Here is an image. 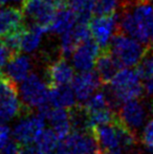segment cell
<instances>
[{
    "label": "cell",
    "mask_w": 153,
    "mask_h": 154,
    "mask_svg": "<svg viewBox=\"0 0 153 154\" xmlns=\"http://www.w3.org/2000/svg\"><path fill=\"white\" fill-rule=\"evenodd\" d=\"M31 70L32 62L27 56L17 54L6 63V75L16 83L26 79L31 75Z\"/></svg>",
    "instance_id": "cell-20"
},
{
    "label": "cell",
    "mask_w": 153,
    "mask_h": 154,
    "mask_svg": "<svg viewBox=\"0 0 153 154\" xmlns=\"http://www.w3.org/2000/svg\"><path fill=\"white\" fill-rule=\"evenodd\" d=\"M12 57V54L10 53V51L5 46V44H4L3 40L1 38L0 39V68L3 67Z\"/></svg>",
    "instance_id": "cell-32"
},
{
    "label": "cell",
    "mask_w": 153,
    "mask_h": 154,
    "mask_svg": "<svg viewBox=\"0 0 153 154\" xmlns=\"http://www.w3.org/2000/svg\"><path fill=\"white\" fill-rule=\"evenodd\" d=\"M110 48L115 58L122 67H134L142 59L146 47L139 40L124 32H116L110 42Z\"/></svg>",
    "instance_id": "cell-3"
},
{
    "label": "cell",
    "mask_w": 153,
    "mask_h": 154,
    "mask_svg": "<svg viewBox=\"0 0 153 154\" xmlns=\"http://www.w3.org/2000/svg\"><path fill=\"white\" fill-rule=\"evenodd\" d=\"M78 22V16L70 6L62 8L56 11L51 22L47 27V32L62 35L68 32Z\"/></svg>",
    "instance_id": "cell-18"
},
{
    "label": "cell",
    "mask_w": 153,
    "mask_h": 154,
    "mask_svg": "<svg viewBox=\"0 0 153 154\" xmlns=\"http://www.w3.org/2000/svg\"><path fill=\"white\" fill-rule=\"evenodd\" d=\"M144 88H145L146 93H147L149 97H153V78H152V79H149V80H147V81H146Z\"/></svg>",
    "instance_id": "cell-35"
},
{
    "label": "cell",
    "mask_w": 153,
    "mask_h": 154,
    "mask_svg": "<svg viewBox=\"0 0 153 154\" xmlns=\"http://www.w3.org/2000/svg\"><path fill=\"white\" fill-rule=\"evenodd\" d=\"M60 140L53 129H44L35 144L43 154H53L59 146Z\"/></svg>",
    "instance_id": "cell-23"
},
{
    "label": "cell",
    "mask_w": 153,
    "mask_h": 154,
    "mask_svg": "<svg viewBox=\"0 0 153 154\" xmlns=\"http://www.w3.org/2000/svg\"><path fill=\"white\" fill-rule=\"evenodd\" d=\"M100 45L94 39H87L72 53V66L79 72L89 71L96 66V62L100 55Z\"/></svg>",
    "instance_id": "cell-10"
},
{
    "label": "cell",
    "mask_w": 153,
    "mask_h": 154,
    "mask_svg": "<svg viewBox=\"0 0 153 154\" xmlns=\"http://www.w3.org/2000/svg\"><path fill=\"white\" fill-rule=\"evenodd\" d=\"M96 0H69V6L76 12L79 21L89 22Z\"/></svg>",
    "instance_id": "cell-25"
},
{
    "label": "cell",
    "mask_w": 153,
    "mask_h": 154,
    "mask_svg": "<svg viewBox=\"0 0 153 154\" xmlns=\"http://www.w3.org/2000/svg\"><path fill=\"white\" fill-rule=\"evenodd\" d=\"M60 144L68 154H90L98 148L92 131L72 130Z\"/></svg>",
    "instance_id": "cell-9"
},
{
    "label": "cell",
    "mask_w": 153,
    "mask_h": 154,
    "mask_svg": "<svg viewBox=\"0 0 153 154\" xmlns=\"http://www.w3.org/2000/svg\"><path fill=\"white\" fill-rule=\"evenodd\" d=\"M25 27H23V29H19V31H17V32H12V34L8 35V36L2 38L4 44L8 47L10 53L12 54V56L17 55V54H19L22 51V49H21V39H22V32L24 31Z\"/></svg>",
    "instance_id": "cell-29"
},
{
    "label": "cell",
    "mask_w": 153,
    "mask_h": 154,
    "mask_svg": "<svg viewBox=\"0 0 153 154\" xmlns=\"http://www.w3.org/2000/svg\"><path fill=\"white\" fill-rule=\"evenodd\" d=\"M118 6V0H96L93 6V14L96 16L112 15Z\"/></svg>",
    "instance_id": "cell-30"
},
{
    "label": "cell",
    "mask_w": 153,
    "mask_h": 154,
    "mask_svg": "<svg viewBox=\"0 0 153 154\" xmlns=\"http://www.w3.org/2000/svg\"><path fill=\"white\" fill-rule=\"evenodd\" d=\"M136 72L143 80H149L153 78V44L146 47L142 59L136 65Z\"/></svg>",
    "instance_id": "cell-24"
},
{
    "label": "cell",
    "mask_w": 153,
    "mask_h": 154,
    "mask_svg": "<svg viewBox=\"0 0 153 154\" xmlns=\"http://www.w3.org/2000/svg\"><path fill=\"white\" fill-rule=\"evenodd\" d=\"M91 131L96 140L98 147H100L103 152L116 148H122L115 120L110 124L96 126L92 128Z\"/></svg>",
    "instance_id": "cell-16"
},
{
    "label": "cell",
    "mask_w": 153,
    "mask_h": 154,
    "mask_svg": "<svg viewBox=\"0 0 153 154\" xmlns=\"http://www.w3.org/2000/svg\"><path fill=\"white\" fill-rule=\"evenodd\" d=\"M90 35L91 34L89 29V22L78 20L76 25L72 29L61 35L60 51L62 57L67 58L72 56L82 42L90 38Z\"/></svg>",
    "instance_id": "cell-12"
},
{
    "label": "cell",
    "mask_w": 153,
    "mask_h": 154,
    "mask_svg": "<svg viewBox=\"0 0 153 154\" xmlns=\"http://www.w3.org/2000/svg\"><path fill=\"white\" fill-rule=\"evenodd\" d=\"M48 104L53 107L69 109L77 105V99L72 88L68 85L49 86Z\"/></svg>",
    "instance_id": "cell-19"
},
{
    "label": "cell",
    "mask_w": 153,
    "mask_h": 154,
    "mask_svg": "<svg viewBox=\"0 0 153 154\" xmlns=\"http://www.w3.org/2000/svg\"><path fill=\"white\" fill-rule=\"evenodd\" d=\"M45 121L46 120L39 113L25 114L13 128V137L19 145L35 143L45 129Z\"/></svg>",
    "instance_id": "cell-5"
},
{
    "label": "cell",
    "mask_w": 153,
    "mask_h": 154,
    "mask_svg": "<svg viewBox=\"0 0 153 154\" xmlns=\"http://www.w3.org/2000/svg\"><path fill=\"white\" fill-rule=\"evenodd\" d=\"M83 106L88 113L96 111V110L104 109V108H112L106 91H99L93 93L89 99L84 102Z\"/></svg>",
    "instance_id": "cell-27"
},
{
    "label": "cell",
    "mask_w": 153,
    "mask_h": 154,
    "mask_svg": "<svg viewBox=\"0 0 153 154\" xmlns=\"http://www.w3.org/2000/svg\"><path fill=\"white\" fill-rule=\"evenodd\" d=\"M22 11L25 16L42 25L47 32L57 8L54 0H23Z\"/></svg>",
    "instance_id": "cell-8"
},
{
    "label": "cell",
    "mask_w": 153,
    "mask_h": 154,
    "mask_svg": "<svg viewBox=\"0 0 153 154\" xmlns=\"http://www.w3.org/2000/svg\"><path fill=\"white\" fill-rule=\"evenodd\" d=\"M48 83H45L36 73H31L21 82L19 95L24 107L27 109H38L41 106L48 104Z\"/></svg>",
    "instance_id": "cell-4"
},
{
    "label": "cell",
    "mask_w": 153,
    "mask_h": 154,
    "mask_svg": "<svg viewBox=\"0 0 153 154\" xmlns=\"http://www.w3.org/2000/svg\"><path fill=\"white\" fill-rule=\"evenodd\" d=\"M121 68L122 66L111 51L109 49H103L96 62V72L98 73L102 84L106 85L110 83Z\"/></svg>",
    "instance_id": "cell-17"
},
{
    "label": "cell",
    "mask_w": 153,
    "mask_h": 154,
    "mask_svg": "<svg viewBox=\"0 0 153 154\" xmlns=\"http://www.w3.org/2000/svg\"><path fill=\"white\" fill-rule=\"evenodd\" d=\"M118 29L143 44H152L153 4L148 0H135L132 6L123 13Z\"/></svg>",
    "instance_id": "cell-1"
},
{
    "label": "cell",
    "mask_w": 153,
    "mask_h": 154,
    "mask_svg": "<svg viewBox=\"0 0 153 154\" xmlns=\"http://www.w3.org/2000/svg\"><path fill=\"white\" fill-rule=\"evenodd\" d=\"M90 154H105V153L103 152L102 150H96V151H93V152L90 153Z\"/></svg>",
    "instance_id": "cell-36"
},
{
    "label": "cell",
    "mask_w": 153,
    "mask_h": 154,
    "mask_svg": "<svg viewBox=\"0 0 153 154\" xmlns=\"http://www.w3.org/2000/svg\"><path fill=\"white\" fill-rule=\"evenodd\" d=\"M120 18L115 14L96 16L89 20L90 34L102 49H108L113 36L116 34Z\"/></svg>",
    "instance_id": "cell-6"
},
{
    "label": "cell",
    "mask_w": 153,
    "mask_h": 154,
    "mask_svg": "<svg viewBox=\"0 0 153 154\" xmlns=\"http://www.w3.org/2000/svg\"><path fill=\"white\" fill-rule=\"evenodd\" d=\"M109 84L110 89L106 93L113 109L125 102L139 99L145 90L136 70L129 67L121 68Z\"/></svg>",
    "instance_id": "cell-2"
},
{
    "label": "cell",
    "mask_w": 153,
    "mask_h": 154,
    "mask_svg": "<svg viewBox=\"0 0 153 154\" xmlns=\"http://www.w3.org/2000/svg\"><path fill=\"white\" fill-rule=\"evenodd\" d=\"M19 89L17 88L16 82L13 81L8 75H0V101L18 97Z\"/></svg>",
    "instance_id": "cell-28"
},
{
    "label": "cell",
    "mask_w": 153,
    "mask_h": 154,
    "mask_svg": "<svg viewBox=\"0 0 153 154\" xmlns=\"http://www.w3.org/2000/svg\"><path fill=\"white\" fill-rule=\"evenodd\" d=\"M24 13L15 6H4L0 8V37L8 36L25 27Z\"/></svg>",
    "instance_id": "cell-15"
},
{
    "label": "cell",
    "mask_w": 153,
    "mask_h": 154,
    "mask_svg": "<svg viewBox=\"0 0 153 154\" xmlns=\"http://www.w3.org/2000/svg\"><path fill=\"white\" fill-rule=\"evenodd\" d=\"M38 113L50 123L51 129L56 132L60 140H64L72 132L69 109L53 107L49 104H45L38 108Z\"/></svg>",
    "instance_id": "cell-7"
},
{
    "label": "cell",
    "mask_w": 153,
    "mask_h": 154,
    "mask_svg": "<svg viewBox=\"0 0 153 154\" xmlns=\"http://www.w3.org/2000/svg\"><path fill=\"white\" fill-rule=\"evenodd\" d=\"M46 77L49 86L69 85L75 78L74 67L62 57L47 67Z\"/></svg>",
    "instance_id": "cell-14"
},
{
    "label": "cell",
    "mask_w": 153,
    "mask_h": 154,
    "mask_svg": "<svg viewBox=\"0 0 153 154\" xmlns=\"http://www.w3.org/2000/svg\"><path fill=\"white\" fill-rule=\"evenodd\" d=\"M88 113V112H87ZM118 118V114L113 111L112 108H104V109L96 110L93 112L88 113V121H89L90 130L93 127L99 125H105V124L112 123Z\"/></svg>",
    "instance_id": "cell-26"
},
{
    "label": "cell",
    "mask_w": 153,
    "mask_h": 154,
    "mask_svg": "<svg viewBox=\"0 0 153 154\" xmlns=\"http://www.w3.org/2000/svg\"><path fill=\"white\" fill-rule=\"evenodd\" d=\"M24 105L18 97L0 101V124H5L12 121L23 112Z\"/></svg>",
    "instance_id": "cell-22"
},
{
    "label": "cell",
    "mask_w": 153,
    "mask_h": 154,
    "mask_svg": "<svg viewBox=\"0 0 153 154\" xmlns=\"http://www.w3.org/2000/svg\"><path fill=\"white\" fill-rule=\"evenodd\" d=\"M5 2L8 1H11V2H18V1H23V0H4Z\"/></svg>",
    "instance_id": "cell-37"
},
{
    "label": "cell",
    "mask_w": 153,
    "mask_h": 154,
    "mask_svg": "<svg viewBox=\"0 0 153 154\" xmlns=\"http://www.w3.org/2000/svg\"><path fill=\"white\" fill-rule=\"evenodd\" d=\"M142 140L146 148L153 151V119L150 120L143 128Z\"/></svg>",
    "instance_id": "cell-31"
},
{
    "label": "cell",
    "mask_w": 153,
    "mask_h": 154,
    "mask_svg": "<svg viewBox=\"0 0 153 154\" xmlns=\"http://www.w3.org/2000/svg\"><path fill=\"white\" fill-rule=\"evenodd\" d=\"M20 154H43L35 143L29 145H20Z\"/></svg>",
    "instance_id": "cell-34"
},
{
    "label": "cell",
    "mask_w": 153,
    "mask_h": 154,
    "mask_svg": "<svg viewBox=\"0 0 153 154\" xmlns=\"http://www.w3.org/2000/svg\"><path fill=\"white\" fill-rule=\"evenodd\" d=\"M44 32H46V29L38 23H34L29 27H25L22 32L21 49L29 54L34 53L40 45Z\"/></svg>",
    "instance_id": "cell-21"
},
{
    "label": "cell",
    "mask_w": 153,
    "mask_h": 154,
    "mask_svg": "<svg viewBox=\"0 0 153 154\" xmlns=\"http://www.w3.org/2000/svg\"><path fill=\"white\" fill-rule=\"evenodd\" d=\"M0 154H20V145L16 140H10L0 150Z\"/></svg>",
    "instance_id": "cell-33"
},
{
    "label": "cell",
    "mask_w": 153,
    "mask_h": 154,
    "mask_svg": "<svg viewBox=\"0 0 153 154\" xmlns=\"http://www.w3.org/2000/svg\"><path fill=\"white\" fill-rule=\"evenodd\" d=\"M118 116L120 120L135 134L144 127V124L147 120V110L139 99L131 100L123 103Z\"/></svg>",
    "instance_id": "cell-11"
},
{
    "label": "cell",
    "mask_w": 153,
    "mask_h": 154,
    "mask_svg": "<svg viewBox=\"0 0 153 154\" xmlns=\"http://www.w3.org/2000/svg\"><path fill=\"white\" fill-rule=\"evenodd\" d=\"M3 3H5V1L4 0H0V5H2Z\"/></svg>",
    "instance_id": "cell-38"
},
{
    "label": "cell",
    "mask_w": 153,
    "mask_h": 154,
    "mask_svg": "<svg viewBox=\"0 0 153 154\" xmlns=\"http://www.w3.org/2000/svg\"><path fill=\"white\" fill-rule=\"evenodd\" d=\"M0 75H1V72H0Z\"/></svg>",
    "instance_id": "cell-39"
},
{
    "label": "cell",
    "mask_w": 153,
    "mask_h": 154,
    "mask_svg": "<svg viewBox=\"0 0 153 154\" xmlns=\"http://www.w3.org/2000/svg\"><path fill=\"white\" fill-rule=\"evenodd\" d=\"M102 85L98 73L93 71H82L75 75L72 82V88L78 102H85L88 100L98 88Z\"/></svg>",
    "instance_id": "cell-13"
}]
</instances>
